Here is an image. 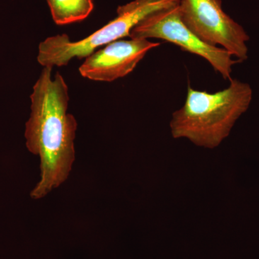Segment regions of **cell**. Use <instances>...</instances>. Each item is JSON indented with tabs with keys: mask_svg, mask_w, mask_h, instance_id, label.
Here are the masks:
<instances>
[{
	"mask_svg": "<svg viewBox=\"0 0 259 259\" xmlns=\"http://www.w3.org/2000/svg\"><path fill=\"white\" fill-rule=\"evenodd\" d=\"M181 0H134L117 8V16L79 41L72 42L66 34L48 37L38 47L37 61L44 67L66 66L74 58L83 59L97 48L129 37L141 20L158 10L180 4Z\"/></svg>",
	"mask_w": 259,
	"mask_h": 259,
	"instance_id": "3957f363",
	"label": "cell"
},
{
	"mask_svg": "<svg viewBox=\"0 0 259 259\" xmlns=\"http://www.w3.org/2000/svg\"><path fill=\"white\" fill-rule=\"evenodd\" d=\"M44 67L33 86L31 115L26 123V146L40 160V180L32 198L41 199L67 180L75 160L77 122L68 113L69 89L63 76Z\"/></svg>",
	"mask_w": 259,
	"mask_h": 259,
	"instance_id": "6da1fadb",
	"label": "cell"
},
{
	"mask_svg": "<svg viewBox=\"0 0 259 259\" xmlns=\"http://www.w3.org/2000/svg\"><path fill=\"white\" fill-rule=\"evenodd\" d=\"M179 8L182 22L202 41L226 49L241 63L248 59L249 35L223 11L221 0H181Z\"/></svg>",
	"mask_w": 259,
	"mask_h": 259,
	"instance_id": "5b68a950",
	"label": "cell"
},
{
	"mask_svg": "<svg viewBox=\"0 0 259 259\" xmlns=\"http://www.w3.org/2000/svg\"><path fill=\"white\" fill-rule=\"evenodd\" d=\"M252 98L249 83L232 78L228 88L215 93L194 90L189 85L183 107L172 115V136L188 139L200 147H218L249 108Z\"/></svg>",
	"mask_w": 259,
	"mask_h": 259,
	"instance_id": "7a4b0ae2",
	"label": "cell"
},
{
	"mask_svg": "<svg viewBox=\"0 0 259 259\" xmlns=\"http://www.w3.org/2000/svg\"><path fill=\"white\" fill-rule=\"evenodd\" d=\"M160 42L147 39H120L86 58L79 67L83 77L99 81H112L132 72L146 54Z\"/></svg>",
	"mask_w": 259,
	"mask_h": 259,
	"instance_id": "8992f818",
	"label": "cell"
},
{
	"mask_svg": "<svg viewBox=\"0 0 259 259\" xmlns=\"http://www.w3.org/2000/svg\"><path fill=\"white\" fill-rule=\"evenodd\" d=\"M53 20L59 25L81 21L93 12V0H47Z\"/></svg>",
	"mask_w": 259,
	"mask_h": 259,
	"instance_id": "52a82bcc",
	"label": "cell"
},
{
	"mask_svg": "<svg viewBox=\"0 0 259 259\" xmlns=\"http://www.w3.org/2000/svg\"><path fill=\"white\" fill-rule=\"evenodd\" d=\"M179 5L148 15L130 32L133 39L157 38L172 42L182 50L201 56L224 79H231L233 66L241 61L223 48L212 47L194 35L182 22Z\"/></svg>",
	"mask_w": 259,
	"mask_h": 259,
	"instance_id": "277c9868",
	"label": "cell"
}]
</instances>
